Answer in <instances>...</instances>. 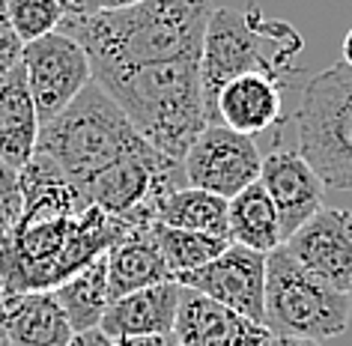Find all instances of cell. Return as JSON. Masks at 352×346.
I'll return each instance as SVG.
<instances>
[{
	"label": "cell",
	"mask_w": 352,
	"mask_h": 346,
	"mask_svg": "<svg viewBox=\"0 0 352 346\" xmlns=\"http://www.w3.org/2000/svg\"><path fill=\"white\" fill-rule=\"evenodd\" d=\"M19 63L36 105L39 126L69 108L75 96L93 81V69L84 48L60 30L21 45Z\"/></svg>",
	"instance_id": "8"
},
{
	"label": "cell",
	"mask_w": 352,
	"mask_h": 346,
	"mask_svg": "<svg viewBox=\"0 0 352 346\" xmlns=\"http://www.w3.org/2000/svg\"><path fill=\"white\" fill-rule=\"evenodd\" d=\"M266 194L272 197L280 218V230L287 236H293L307 218H314L322 209L325 185L314 173V167L298 155V149H272L269 155H263L260 180H257Z\"/></svg>",
	"instance_id": "12"
},
{
	"label": "cell",
	"mask_w": 352,
	"mask_h": 346,
	"mask_svg": "<svg viewBox=\"0 0 352 346\" xmlns=\"http://www.w3.org/2000/svg\"><path fill=\"white\" fill-rule=\"evenodd\" d=\"M269 346H322V343H311V340H296V337H272Z\"/></svg>",
	"instance_id": "30"
},
{
	"label": "cell",
	"mask_w": 352,
	"mask_h": 346,
	"mask_svg": "<svg viewBox=\"0 0 352 346\" xmlns=\"http://www.w3.org/2000/svg\"><path fill=\"white\" fill-rule=\"evenodd\" d=\"M36 138L39 113L24 69L21 63H15L0 75V158L12 171H21L36 155Z\"/></svg>",
	"instance_id": "18"
},
{
	"label": "cell",
	"mask_w": 352,
	"mask_h": 346,
	"mask_svg": "<svg viewBox=\"0 0 352 346\" xmlns=\"http://www.w3.org/2000/svg\"><path fill=\"white\" fill-rule=\"evenodd\" d=\"M51 292L57 296L60 307H63V314L75 334L96 332L113 301L111 290H108V266H104V257L90 263L78 274H72V278L63 281Z\"/></svg>",
	"instance_id": "20"
},
{
	"label": "cell",
	"mask_w": 352,
	"mask_h": 346,
	"mask_svg": "<svg viewBox=\"0 0 352 346\" xmlns=\"http://www.w3.org/2000/svg\"><path fill=\"white\" fill-rule=\"evenodd\" d=\"M173 337L179 346H269L266 325L182 287Z\"/></svg>",
	"instance_id": "14"
},
{
	"label": "cell",
	"mask_w": 352,
	"mask_h": 346,
	"mask_svg": "<svg viewBox=\"0 0 352 346\" xmlns=\"http://www.w3.org/2000/svg\"><path fill=\"white\" fill-rule=\"evenodd\" d=\"M284 248L314 278L329 283L331 290L352 296V212L349 209L322 206L293 236H287Z\"/></svg>",
	"instance_id": "11"
},
{
	"label": "cell",
	"mask_w": 352,
	"mask_h": 346,
	"mask_svg": "<svg viewBox=\"0 0 352 346\" xmlns=\"http://www.w3.org/2000/svg\"><path fill=\"white\" fill-rule=\"evenodd\" d=\"M293 122L298 155L325 188L352 191V69L343 60L307 78Z\"/></svg>",
	"instance_id": "6"
},
{
	"label": "cell",
	"mask_w": 352,
	"mask_h": 346,
	"mask_svg": "<svg viewBox=\"0 0 352 346\" xmlns=\"http://www.w3.org/2000/svg\"><path fill=\"white\" fill-rule=\"evenodd\" d=\"M263 153L257 138L230 131L227 126H206L182 158V173L191 188L230 200L260 180Z\"/></svg>",
	"instance_id": "9"
},
{
	"label": "cell",
	"mask_w": 352,
	"mask_h": 346,
	"mask_svg": "<svg viewBox=\"0 0 352 346\" xmlns=\"http://www.w3.org/2000/svg\"><path fill=\"white\" fill-rule=\"evenodd\" d=\"M93 81L120 105L149 147L179 164L209 126L200 90V60L102 69L93 72Z\"/></svg>",
	"instance_id": "3"
},
{
	"label": "cell",
	"mask_w": 352,
	"mask_h": 346,
	"mask_svg": "<svg viewBox=\"0 0 352 346\" xmlns=\"http://www.w3.org/2000/svg\"><path fill=\"white\" fill-rule=\"evenodd\" d=\"M0 346H12L10 337H6V332H3V325H0Z\"/></svg>",
	"instance_id": "32"
},
{
	"label": "cell",
	"mask_w": 352,
	"mask_h": 346,
	"mask_svg": "<svg viewBox=\"0 0 352 346\" xmlns=\"http://www.w3.org/2000/svg\"><path fill=\"white\" fill-rule=\"evenodd\" d=\"M21 218V185L19 171L0 158V242H6Z\"/></svg>",
	"instance_id": "24"
},
{
	"label": "cell",
	"mask_w": 352,
	"mask_h": 346,
	"mask_svg": "<svg viewBox=\"0 0 352 346\" xmlns=\"http://www.w3.org/2000/svg\"><path fill=\"white\" fill-rule=\"evenodd\" d=\"M155 239H158V251H162L164 266H167V272L173 274V281L179 278V274H188V272L200 269V266L212 263L215 257L224 254V248L230 245V239L162 227L158 221H155Z\"/></svg>",
	"instance_id": "22"
},
{
	"label": "cell",
	"mask_w": 352,
	"mask_h": 346,
	"mask_svg": "<svg viewBox=\"0 0 352 346\" xmlns=\"http://www.w3.org/2000/svg\"><path fill=\"white\" fill-rule=\"evenodd\" d=\"M129 230L96 206L81 215L21 212L10 239L0 242V292L54 290L102 260Z\"/></svg>",
	"instance_id": "2"
},
{
	"label": "cell",
	"mask_w": 352,
	"mask_h": 346,
	"mask_svg": "<svg viewBox=\"0 0 352 346\" xmlns=\"http://www.w3.org/2000/svg\"><path fill=\"white\" fill-rule=\"evenodd\" d=\"M176 283L195 290L236 314L263 325L266 319V254H257L242 245H227L212 263L179 274Z\"/></svg>",
	"instance_id": "10"
},
{
	"label": "cell",
	"mask_w": 352,
	"mask_h": 346,
	"mask_svg": "<svg viewBox=\"0 0 352 346\" xmlns=\"http://www.w3.org/2000/svg\"><path fill=\"white\" fill-rule=\"evenodd\" d=\"M212 10V0H144L122 12L69 19L60 33L84 48L93 72L200 60Z\"/></svg>",
	"instance_id": "1"
},
{
	"label": "cell",
	"mask_w": 352,
	"mask_h": 346,
	"mask_svg": "<svg viewBox=\"0 0 352 346\" xmlns=\"http://www.w3.org/2000/svg\"><path fill=\"white\" fill-rule=\"evenodd\" d=\"M63 6V21L69 19H87V15L99 12V3L96 0H57Z\"/></svg>",
	"instance_id": "26"
},
{
	"label": "cell",
	"mask_w": 352,
	"mask_h": 346,
	"mask_svg": "<svg viewBox=\"0 0 352 346\" xmlns=\"http://www.w3.org/2000/svg\"><path fill=\"white\" fill-rule=\"evenodd\" d=\"M104 266H108L111 299H120V296H129V292L173 281V274L167 272V266H164L162 251H158L155 221L131 227L129 233L104 254Z\"/></svg>",
	"instance_id": "17"
},
{
	"label": "cell",
	"mask_w": 352,
	"mask_h": 346,
	"mask_svg": "<svg viewBox=\"0 0 352 346\" xmlns=\"http://www.w3.org/2000/svg\"><path fill=\"white\" fill-rule=\"evenodd\" d=\"M227 236L233 245L251 248L257 254H272L284 245L278 209L260 182L227 200Z\"/></svg>",
	"instance_id": "19"
},
{
	"label": "cell",
	"mask_w": 352,
	"mask_h": 346,
	"mask_svg": "<svg viewBox=\"0 0 352 346\" xmlns=\"http://www.w3.org/2000/svg\"><path fill=\"white\" fill-rule=\"evenodd\" d=\"M19 57H21V42L15 39L10 21H6V0H0V75L19 63Z\"/></svg>",
	"instance_id": "25"
},
{
	"label": "cell",
	"mask_w": 352,
	"mask_h": 346,
	"mask_svg": "<svg viewBox=\"0 0 352 346\" xmlns=\"http://www.w3.org/2000/svg\"><path fill=\"white\" fill-rule=\"evenodd\" d=\"M96 3H99V12H122L131 6H140L144 0H96Z\"/></svg>",
	"instance_id": "29"
},
{
	"label": "cell",
	"mask_w": 352,
	"mask_h": 346,
	"mask_svg": "<svg viewBox=\"0 0 352 346\" xmlns=\"http://www.w3.org/2000/svg\"><path fill=\"white\" fill-rule=\"evenodd\" d=\"M0 325L12 346H69L75 337L51 290L0 292Z\"/></svg>",
	"instance_id": "16"
},
{
	"label": "cell",
	"mask_w": 352,
	"mask_h": 346,
	"mask_svg": "<svg viewBox=\"0 0 352 346\" xmlns=\"http://www.w3.org/2000/svg\"><path fill=\"white\" fill-rule=\"evenodd\" d=\"M155 221L162 227L230 239L227 236V200L204 188H191V185L164 194L155 203Z\"/></svg>",
	"instance_id": "21"
},
{
	"label": "cell",
	"mask_w": 352,
	"mask_h": 346,
	"mask_svg": "<svg viewBox=\"0 0 352 346\" xmlns=\"http://www.w3.org/2000/svg\"><path fill=\"white\" fill-rule=\"evenodd\" d=\"M302 33L289 21L269 19L257 3H248L245 10L215 6L200 51V90L209 126H212L215 96L227 81L263 72L289 84L293 75H298L296 57L302 54Z\"/></svg>",
	"instance_id": "4"
},
{
	"label": "cell",
	"mask_w": 352,
	"mask_h": 346,
	"mask_svg": "<svg viewBox=\"0 0 352 346\" xmlns=\"http://www.w3.org/2000/svg\"><path fill=\"white\" fill-rule=\"evenodd\" d=\"M284 93L287 81H278L272 75L251 72L227 81L215 96L212 126H227L230 131L257 138L263 131L280 129L284 117Z\"/></svg>",
	"instance_id": "13"
},
{
	"label": "cell",
	"mask_w": 352,
	"mask_h": 346,
	"mask_svg": "<svg viewBox=\"0 0 352 346\" xmlns=\"http://www.w3.org/2000/svg\"><path fill=\"white\" fill-rule=\"evenodd\" d=\"M120 346H179L173 334H162V337H138V340H120Z\"/></svg>",
	"instance_id": "28"
},
{
	"label": "cell",
	"mask_w": 352,
	"mask_h": 346,
	"mask_svg": "<svg viewBox=\"0 0 352 346\" xmlns=\"http://www.w3.org/2000/svg\"><path fill=\"white\" fill-rule=\"evenodd\" d=\"M352 296L302 269L284 245L266 254V319L272 337L322 343L349 328Z\"/></svg>",
	"instance_id": "7"
},
{
	"label": "cell",
	"mask_w": 352,
	"mask_h": 346,
	"mask_svg": "<svg viewBox=\"0 0 352 346\" xmlns=\"http://www.w3.org/2000/svg\"><path fill=\"white\" fill-rule=\"evenodd\" d=\"M140 147H146V140L96 81L87 84L54 120L42 122L36 138V155H45L81 191L96 173Z\"/></svg>",
	"instance_id": "5"
},
{
	"label": "cell",
	"mask_w": 352,
	"mask_h": 346,
	"mask_svg": "<svg viewBox=\"0 0 352 346\" xmlns=\"http://www.w3.org/2000/svg\"><path fill=\"white\" fill-rule=\"evenodd\" d=\"M6 21L21 45L57 33L63 24V6L57 0H6Z\"/></svg>",
	"instance_id": "23"
},
{
	"label": "cell",
	"mask_w": 352,
	"mask_h": 346,
	"mask_svg": "<svg viewBox=\"0 0 352 346\" xmlns=\"http://www.w3.org/2000/svg\"><path fill=\"white\" fill-rule=\"evenodd\" d=\"M343 63H346L349 69H352V28L346 30V36H343Z\"/></svg>",
	"instance_id": "31"
},
{
	"label": "cell",
	"mask_w": 352,
	"mask_h": 346,
	"mask_svg": "<svg viewBox=\"0 0 352 346\" xmlns=\"http://www.w3.org/2000/svg\"><path fill=\"white\" fill-rule=\"evenodd\" d=\"M182 287L176 281L155 283V287L129 292L111 301L108 314L102 316L99 332L111 340H138V337L173 334L176 310H179Z\"/></svg>",
	"instance_id": "15"
},
{
	"label": "cell",
	"mask_w": 352,
	"mask_h": 346,
	"mask_svg": "<svg viewBox=\"0 0 352 346\" xmlns=\"http://www.w3.org/2000/svg\"><path fill=\"white\" fill-rule=\"evenodd\" d=\"M69 346H120L117 340H111V337H104L99 328L96 332H84V334H75L72 337V343Z\"/></svg>",
	"instance_id": "27"
}]
</instances>
